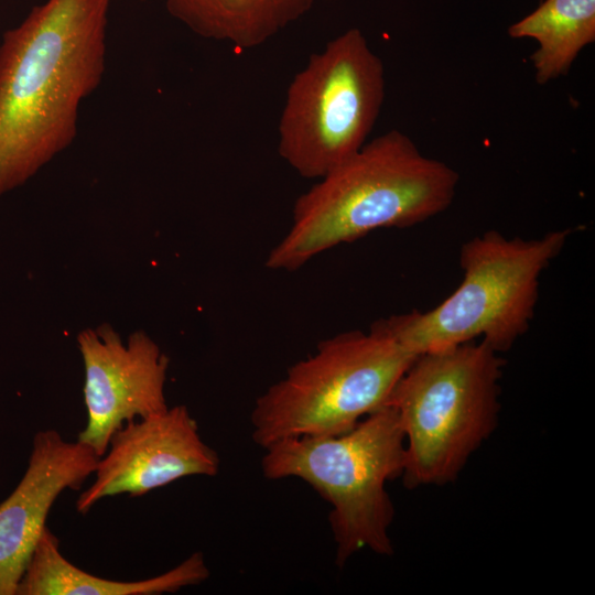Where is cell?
I'll list each match as a JSON object with an SVG mask.
<instances>
[{"label":"cell","mask_w":595,"mask_h":595,"mask_svg":"<svg viewBox=\"0 0 595 595\" xmlns=\"http://www.w3.org/2000/svg\"><path fill=\"white\" fill-rule=\"evenodd\" d=\"M385 98V69L359 29L310 56L290 82L278 126L279 155L321 178L366 143Z\"/></svg>","instance_id":"52a82bcc"},{"label":"cell","mask_w":595,"mask_h":595,"mask_svg":"<svg viewBox=\"0 0 595 595\" xmlns=\"http://www.w3.org/2000/svg\"><path fill=\"white\" fill-rule=\"evenodd\" d=\"M98 459L93 448L55 430L34 435L25 473L0 504V595H15L54 501L65 489H79Z\"/></svg>","instance_id":"30bf717a"},{"label":"cell","mask_w":595,"mask_h":595,"mask_svg":"<svg viewBox=\"0 0 595 595\" xmlns=\"http://www.w3.org/2000/svg\"><path fill=\"white\" fill-rule=\"evenodd\" d=\"M111 0H46L0 43V195L76 139L106 68Z\"/></svg>","instance_id":"6da1fadb"},{"label":"cell","mask_w":595,"mask_h":595,"mask_svg":"<svg viewBox=\"0 0 595 595\" xmlns=\"http://www.w3.org/2000/svg\"><path fill=\"white\" fill-rule=\"evenodd\" d=\"M405 440L396 410L386 404L337 435L302 436L267 448L261 470L268 479L296 477L331 505L328 522L342 567L368 549L392 555L389 529L394 507L386 484L402 475Z\"/></svg>","instance_id":"5b68a950"},{"label":"cell","mask_w":595,"mask_h":595,"mask_svg":"<svg viewBox=\"0 0 595 595\" xmlns=\"http://www.w3.org/2000/svg\"><path fill=\"white\" fill-rule=\"evenodd\" d=\"M504 359L485 342L418 355L387 404L405 440L408 488L454 482L498 425Z\"/></svg>","instance_id":"277c9868"},{"label":"cell","mask_w":595,"mask_h":595,"mask_svg":"<svg viewBox=\"0 0 595 595\" xmlns=\"http://www.w3.org/2000/svg\"><path fill=\"white\" fill-rule=\"evenodd\" d=\"M209 576L202 553L188 556L158 576L120 582L95 576L69 561L60 551V541L46 527L26 564L15 595H158L196 585Z\"/></svg>","instance_id":"8fae6325"},{"label":"cell","mask_w":595,"mask_h":595,"mask_svg":"<svg viewBox=\"0 0 595 595\" xmlns=\"http://www.w3.org/2000/svg\"><path fill=\"white\" fill-rule=\"evenodd\" d=\"M458 173L420 152L403 132L369 142L301 194L266 267L294 271L318 253L379 228H408L450 207Z\"/></svg>","instance_id":"7a4b0ae2"},{"label":"cell","mask_w":595,"mask_h":595,"mask_svg":"<svg viewBox=\"0 0 595 595\" xmlns=\"http://www.w3.org/2000/svg\"><path fill=\"white\" fill-rule=\"evenodd\" d=\"M571 228L539 238H507L488 230L459 250L463 279L440 304L371 324L414 355L480 339L508 351L527 333L539 300L540 278L566 245Z\"/></svg>","instance_id":"3957f363"},{"label":"cell","mask_w":595,"mask_h":595,"mask_svg":"<svg viewBox=\"0 0 595 595\" xmlns=\"http://www.w3.org/2000/svg\"><path fill=\"white\" fill-rule=\"evenodd\" d=\"M194 34L236 48L258 47L303 18L315 0H161Z\"/></svg>","instance_id":"7c38bea8"},{"label":"cell","mask_w":595,"mask_h":595,"mask_svg":"<svg viewBox=\"0 0 595 595\" xmlns=\"http://www.w3.org/2000/svg\"><path fill=\"white\" fill-rule=\"evenodd\" d=\"M513 39H534L536 80L543 85L566 75L578 53L595 41V0H544L508 29Z\"/></svg>","instance_id":"4fadbf2b"},{"label":"cell","mask_w":595,"mask_h":595,"mask_svg":"<svg viewBox=\"0 0 595 595\" xmlns=\"http://www.w3.org/2000/svg\"><path fill=\"white\" fill-rule=\"evenodd\" d=\"M219 457L185 405L125 423L99 457L95 482L76 501L86 513L105 497L141 496L187 476H215Z\"/></svg>","instance_id":"9c48e42d"},{"label":"cell","mask_w":595,"mask_h":595,"mask_svg":"<svg viewBox=\"0 0 595 595\" xmlns=\"http://www.w3.org/2000/svg\"><path fill=\"white\" fill-rule=\"evenodd\" d=\"M416 356L370 328L322 340L257 398L250 414L253 442L264 450L288 439L349 431L387 404Z\"/></svg>","instance_id":"8992f818"},{"label":"cell","mask_w":595,"mask_h":595,"mask_svg":"<svg viewBox=\"0 0 595 595\" xmlns=\"http://www.w3.org/2000/svg\"><path fill=\"white\" fill-rule=\"evenodd\" d=\"M83 358L87 424L77 441L100 457L111 435L125 423L165 411L169 358L144 332L125 343L109 325L77 335Z\"/></svg>","instance_id":"ba28073f"}]
</instances>
